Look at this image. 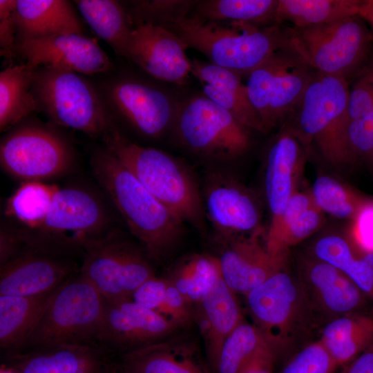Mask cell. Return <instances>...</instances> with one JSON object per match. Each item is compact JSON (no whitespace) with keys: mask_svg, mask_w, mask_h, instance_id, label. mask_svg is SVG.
Masks as SVG:
<instances>
[{"mask_svg":"<svg viewBox=\"0 0 373 373\" xmlns=\"http://www.w3.org/2000/svg\"><path fill=\"white\" fill-rule=\"evenodd\" d=\"M90 166L149 258L159 260L166 256L180 240L183 222L105 146L93 153Z\"/></svg>","mask_w":373,"mask_h":373,"instance_id":"cell-1","label":"cell"},{"mask_svg":"<svg viewBox=\"0 0 373 373\" xmlns=\"http://www.w3.org/2000/svg\"><path fill=\"white\" fill-rule=\"evenodd\" d=\"M143 186L183 223L206 231L202 195L197 182L179 160L157 149L143 146L115 127L102 139Z\"/></svg>","mask_w":373,"mask_h":373,"instance_id":"cell-2","label":"cell"},{"mask_svg":"<svg viewBox=\"0 0 373 373\" xmlns=\"http://www.w3.org/2000/svg\"><path fill=\"white\" fill-rule=\"evenodd\" d=\"M210 62L240 77L247 76L274 51L285 46L280 25L258 26L241 22H214L191 16L164 27Z\"/></svg>","mask_w":373,"mask_h":373,"instance_id":"cell-3","label":"cell"},{"mask_svg":"<svg viewBox=\"0 0 373 373\" xmlns=\"http://www.w3.org/2000/svg\"><path fill=\"white\" fill-rule=\"evenodd\" d=\"M32 91L39 111L51 124L102 139L117 127L96 86L82 75L39 66L33 75Z\"/></svg>","mask_w":373,"mask_h":373,"instance_id":"cell-4","label":"cell"},{"mask_svg":"<svg viewBox=\"0 0 373 373\" xmlns=\"http://www.w3.org/2000/svg\"><path fill=\"white\" fill-rule=\"evenodd\" d=\"M105 305L106 300L78 273L58 289L17 353L97 343Z\"/></svg>","mask_w":373,"mask_h":373,"instance_id":"cell-5","label":"cell"},{"mask_svg":"<svg viewBox=\"0 0 373 373\" xmlns=\"http://www.w3.org/2000/svg\"><path fill=\"white\" fill-rule=\"evenodd\" d=\"M359 15L283 30L285 44L316 72L349 79L369 60L373 33Z\"/></svg>","mask_w":373,"mask_h":373,"instance_id":"cell-6","label":"cell"},{"mask_svg":"<svg viewBox=\"0 0 373 373\" xmlns=\"http://www.w3.org/2000/svg\"><path fill=\"white\" fill-rule=\"evenodd\" d=\"M113 216L95 191L79 186H59L41 227H22L26 239L39 246L83 254L85 245L112 229Z\"/></svg>","mask_w":373,"mask_h":373,"instance_id":"cell-7","label":"cell"},{"mask_svg":"<svg viewBox=\"0 0 373 373\" xmlns=\"http://www.w3.org/2000/svg\"><path fill=\"white\" fill-rule=\"evenodd\" d=\"M57 127L28 117L6 131L0 142L1 168L23 182L68 173L75 164V149Z\"/></svg>","mask_w":373,"mask_h":373,"instance_id":"cell-8","label":"cell"},{"mask_svg":"<svg viewBox=\"0 0 373 373\" xmlns=\"http://www.w3.org/2000/svg\"><path fill=\"white\" fill-rule=\"evenodd\" d=\"M350 86L344 77L316 72L287 117L295 119L298 139L314 140L332 163L350 161L344 122Z\"/></svg>","mask_w":373,"mask_h":373,"instance_id":"cell-9","label":"cell"},{"mask_svg":"<svg viewBox=\"0 0 373 373\" xmlns=\"http://www.w3.org/2000/svg\"><path fill=\"white\" fill-rule=\"evenodd\" d=\"M143 249L117 227L87 242L79 274L107 302L131 299L135 290L155 276Z\"/></svg>","mask_w":373,"mask_h":373,"instance_id":"cell-10","label":"cell"},{"mask_svg":"<svg viewBox=\"0 0 373 373\" xmlns=\"http://www.w3.org/2000/svg\"><path fill=\"white\" fill-rule=\"evenodd\" d=\"M173 128L180 143L202 157L230 160L251 145L250 128L203 93L179 103Z\"/></svg>","mask_w":373,"mask_h":373,"instance_id":"cell-11","label":"cell"},{"mask_svg":"<svg viewBox=\"0 0 373 373\" xmlns=\"http://www.w3.org/2000/svg\"><path fill=\"white\" fill-rule=\"evenodd\" d=\"M316 73L285 44L247 75L248 97L265 131L287 118Z\"/></svg>","mask_w":373,"mask_h":373,"instance_id":"cell-12","label":"cell"},{"mask_svg":"<svg viewBox=\"0 0 373 373\" xmlns=\"http://www.w3.org/2000/svg\"><path fill=\"white\" fill-rule=\"evenodd\" d=\"M96 86L115 122L120 119L141 136L152 140L173 128L180 102L156 84L122 75Z\"/></svg>","mask_w":373,"mask_h":373,"instance_id":"cell-13","label":"cell"},{"mask_svg":"<svg viewBox=\"0 0 373 373\" xmlns=\"http://www.w3.org/2000/svg\"><path fill=\"white\" fill-rule=\"evenodd\" d=\"M75 255L19 243L0 265V296H33L55 290L79 273Z\"/></svg>","mask_w":373,"mask_h":373,"instance_id":"cell-14","label":"cell"},{"mask_svg":"<svg viewBox=\"0 0 373 373\" xmlns=\"http://www.w3.org/2000/svg\"><path fill=\"white\" fill-rule=\"evenodd\" d=\"M180 327L132 299L106 301L97 343L123 354L171 336Z\"/></svg>","mask_w":373,"mask_h":373,"instance_id":"cell-15","label":"cell"},{"mask_svg":"<svg viewBox=\"0 0 373 373\" xmlns=\"http://www.w3.org/2000/svg\"><path fill=\"white\" fill-rule=\"evenodd\" d=\"M15 55L36 68L52 67L81 75L105 73L114 67L97 41L84 33L18 39Z\"/></svg>","mask_w":373,"mask_h":373,"instance_id":"cell-16","label":"cell"},{"mask_svg":"<svg viewBox=\"0 0 373 373\" xmlns=\"http://www.w3.org/2000/svg\"><path fill=\"white\" fill-rule=\"evenodd\" d=\"M186 48L169 30L138 23L132 30L124 58L156 79L182 86L191 73Z\"/></svg>","mask_w":373,"mask_h":373,"instance_id":"cell-17","label":"cell"},{"mask_svg":"<svg viewBox=\"0 0 373 373\" xmlns=\"http://www.w3.org/2000/svg\"><path fill=\"white\" fill-rule=\"evenodd\" d=\"M260 236L259 229L248 237L222 239L227 244L218 258L223 279L235 292L246 295L282 271L285 256L269 253Z\"/></svg>","mask_w":373,"mask_h":373,"instance_id":"cell-18","label":"cell"},{"mask_svg":"<svg viewBox=\"0 0 373 373\" xmlns=\"http://www.w3.org/2000/svg\"><path fill=\"white\" fill-rule=\"evenodd\" d=\"M202 200L205 215L222 239L259 229L258 207L249 194L234 181L211 174Z\"/></svg>","mask_w":373,"mask_h":373,"instance_id":"cell-19","label":"cell"},{"mask_svg":"<svg viewBox=\"0 0 373 373\" xmlns=\"http://www.w3.org/2000/svg\"><path fill=\"white\" fill-rule=\"evenodd\" d=\"M246 296L256 326L276 350L278 342L288 332L296 311L298 291L292 279L280 271Z\"/></svg>","mask_w":373,"mask_h":373,"instance_id":"cell-20","label":"cell"},{"mask_svg":"<svg viewBox=\"0 0 373 373\" xmlns=\"http://www.w3.org/2000/svg\"><path fill=\"white\" fill-rule=\"evenodd\" d=\"M113 354L95 343L17 353L5 358L21 373H115Z\"/></svg>","mask_w":373,"mask_h":373,"instance_id":"cell-21","label":"cell"},{"mask_svg":"<svg viewBox=\"0 0 373 373\" xmlns=\"http://www.w3.org/2000/svg\"><path fill=\"white\" fill-rule=\"evenodd\" d=\"M122 373H213L194 341L174 336L121 354Z\"/></svg>","mask_w":373,"mask_h":373,"instance_id":"cell-22","label":"cell"},{"mask_svg":"<svg viewBox=\"0 0 373 373\" xmlns=\"http://www.w3.org/2000/svg\"><path fill=\"white\" fill-rule=\"evenodd\" d=\"M191 64V73L201 84L207 97L249 128L265 131L239 75L211 62L193 59Z\"/></svg>","mask_w":373,"mask_h":373,"instance_id":"cell-23","label":"cell"},{"mask_svg":"<svg viewBox=\"0 0 373 373\" xmlns=\"http://www.w3.org/2000/svg\"><path fill=\"white\" fill-rule=\"evenodd\" d=\"M195 305L211 367L227 337L243 320L236 292L222 276L215 281Z\"/></svg>","mask_w":373,"mask_h":373,"instance_id":"cell-24","label":"cell"},{"mask_svg":"<svg viewBox=\"0 0 373 373\" xmlns=\"http://www.w3.org/2000/svg\"><path fill=\"white\" fill-rule=\"evenodd\" d=\"M15 17L17 40L84 33L79 16L71 3L65 0H17Z\"/></svg>","mask_w":373,"mask_h":373,"instance_id":"cell-25","label":"cell"},{"mask_svg":"<svg viewBox=\"0 0 373 373\" xmlns=\"http://www.w3.org/2000/svg\"><path fill=\"white\" fill-rule=\"evenodd\" d=\"M301 156L299 140L291 131L280 134L269 150L265 182L271 221L282 214L295 192L294 175Z\"/></svg>","mask_w":373,"mask_h":373,"instance_id":"cell-26","label":"cell"},{"mask_svg":"<svg viewBox=\"0 0 373 373\" xmlns=\"http://www.w3.org/2000/svg\"><path fill=\"white\" fill-rule=\"evenodd\" d=\"M310 195L295 191L282 214L270 222L265 236L269 253L286 256L287 249L309 236L319 227L321 213Z\"/></svg>","mask_w":373,"mask_h":373,"instance_id":"cell-27","label":"cell"},{"mask_svg":"<svg viewBox=\"0 0 373 373\" xmlns=\"http://www.w3.org/2000/svg\"><path fill=\"white\" fill-rule=\"evenodd\" d=\"M59 287L39 296H0V349L4 356L19 351Z\"/></svg>","mask_w":373,"mask_h":373,"instance_id":"cell-28","label":"cell"},{"mask_svg":"<svg viewBox=\"0 0 373 373\" xmlns=\"http://www.w3.org/2000/svg\"><path fill=\"white\" fill-rule=\"evenodd\" d=\"M37 68L29 62L10 64L0 73V131L6 132L39 112L32 91Z\"/></svg>","mask_w":373,"mask_h":373,"instance_id":"cell-29","label":"cell"},{"mask_svg":"<svg viewBox=\"0 0 373 373\" xmlns=\"http://www.w3.org/2000/svg\"><path fill=\"white\" fill-rule=\"evenodd\" d=\"M92 30L115 52L125 57L133 23L122 3L114 0L74 1Z\"/></svg>","mask_w":373,"mask_h":373,"instance_id":"cell-30","label":"cell"},{"mask_svg":"<svg viewBox=\"0 0 373 373\" xmlns=\"http://www.w3.org/2000/svg\"><path fill=\"white\" fill-rule=\"evenodd\" d=\"M364 0H278L275 24L294 28L332 22L359 15Z\"/></svg>","mask_w":373,"mask_h":373,"instance_id":"cell-31","label":"cell"},{"mask_svg":"<svg viewBox=\"0 0 373 373\" xmlns=\"http://www.w3.org/2000/svg\"><path fill=\"white\" fill-rule=\"evenodd\" d=\"M277 5L278 0L197 1L189 16L208 21L268 26L275 24Z\"/></svg>","mask_w":373,"mask_h":373,"instance_id":"cell-32","label":"cell"},{"mask_svg":"<svg viewBox=\"0 0 373 373\" xmlns=\"http://www.w3.org/2000/svg\"><path fill=\"white\" fill-rule=\"evenodd\" d=\"M372 338V320L342 317L325 327L320 342L338 367L355 359Z\"/></svg>","mask_w":373,"mask_h":373,"instance_id":"cell-33","label":"cell"},{"mask_svg":"<svg viewBox=\"0 0 373 373\" xmlns=\"http://www.w3.org/2000/svg\"><path fill=\"white\" fill-rule=\"evenodd\" d=\"M58 188L42 181L22 182L8 199L5 215L25 229L40 228L50 211Z\"/></svg>","mask_w":373,"mask_h":373,"instance_id":"cell-34","label":"cell"},{"mask_svg":"<svg viewBox=\"0 0 373 373\" xmlns=\"http://www.w3.org/2000/svg\"><path fill=\"white\" fill-rule=\"evenodd\" d=\"M267 344L270 343L256 325L242 321L225 339L211 365V371L213 373H240Z\"/></svg>","mask_w":373,"mask_h":373,"instance_id":"cell-35","label":"cell"},{"mask_svg":"<svg viewBox=\"0 0 373 373\" xmlns=\"http://www.w3.org/2000/svg\"><path fill=\"white\" fill-rule=\"evenodd\" d=\"M222 276L218 258L195 254L184 259L167 278L190 305H196L215 281Z\"/></svg>","mask_w":373,"mask_h":373,"instance_id":"cell-36","label":"cell"},{"mask_svg":"<svg viewBox=\"0 0 373 373\" xmlns=\"http://www.w3.org/2000/svg\"><path fill=\"white\" fill-rule=\"evenodd\" d=\"M310 279L324 304L332 312H350L360 302V293L354 283L327 263L323 262L314 265L310 271Z\"/></svg>","mask_w":373,"mask_h":373,"instance_id":"cell-37","label":"cell"},{"mask_svg":"<svg viewBox=\"0 0 373 373\" xmlns=\"http://www.w3.org/2000/svg\"><path fill=\"white\" fill-rule=\"evenodd\" d=\"M310 195L321 211L340 218H352L363 201L338 180L326 175L315 180Z\"/></svg>","mask_w":373,"mask_h":373,"instance_id":"cell-38","label":"cell"},{"mask_svg":"<svg viewBox=\"0 0 373 373\" xmlns=\"http://www.w3.org/2000/svg\"><path fill=\"white\" fill-rule=\"evenodd\" d=\"M197 1L147 0L131 1L126 8L133 26L151 23L165 27L188 17Z\"/></svg>","mask_w":373,"mask_h":373,"instance_id":"cell-39","label":"cell"},{"mask_svg":"<svg viewBox=\"0 0 373 373\" xmlns=\"http://www.w3.org/2000/svg\"><path fill=\"white\" fill-rule=\"evenodd\" d=\"M373 107V58L369 59L356 75L349 98L344 122L345 132L347 124L355 120Z\"/></svg>","mask_w":373,"mask_h":373,"instance_id":"cell-40","label":"cell"},{"mask_svg":"<svg viewBox=\"0 0 373 373\" xmlns=\"http://www.w3.org/2000/svg\"><path fill=\"white\" fill-rule=\"evenodd\" d=\"M338 366L320 341L297 353L280 373H336Z\"/></svg>","mask_w":373,"mask_h":373,"instance_id":"cell-41","label":"cell"},{"mask_svg":"<svg viewBox=\"0 0 373 373\" xmlns=\"http://www.w3.org/2000/svg\"><path fill=\"white\" fill-rule=\"evenodd\" d=\"M345 140L351 160L359 156L373 159V107L347 124Z\"/></svg>","mask_w":373,"mask_h":373,"instance_id":"cell-42","label":"cell"},{"mask_svg":"<svg viewBox=\"0 0 373 373\" xmlns=\"http://www.w3.org/2000/svg\"><path fill=\"white\" fill-rule=\"evenodd\" d=\"M316 256L323 260L342 272L354 259L347 242L337 236H325L316 243Z\"/></svg>","mask_w":373,"mask_h":373,"instance_id":"cell-43","label":"cell"},{"mask_svg":"<svg viewBox=\"0 0 373 373\" xmlns=\"http://www.w3.org/2000/svg\"><path fill=\"white\" fill-rule=\"evenodd\" d=\"M17 0H0L1 55L10 64L16 57L17 26L15 17Z\"/></svg>","mask_w":373,"mask_h":373,"instance_id":"cell-44","label":"cell"},{"mask_svg":"<svg viewBox=\"0 0 373 373\" xmlns=\"http://www.w3.org/2000/svg\"><path fill=\"white\" fill-rule=\"evenodd\" d=\"M157 312L180 328L189 324L193 316L191 305L169 280L164 301Z\"/></svg>","mask_w":373,"mask_h":373,"instance_id":"cell-45","label":"cell"},{"mask_svg":"<svg viewBox=\"0 0 373 373\" xmlns=\"http://www.w3.org/2000/svg\"><path fill=\"white\" fill-rule=\"evenodd\" d=\"M352 237L356 245L373 253V201H363L352 218Z\"/></svg>","mask_w":373,"mask_h":373,"instance_id":"cell-46","label":"cell"},{"mask_svg":"<svg viewBox=\"0 0 373 373\" xmlns=\"http://www.w3.org/2000/svg\"><path fill=\"white\" fill-rule=\"evenodd\" d=\"M168 285L167 278L153 276L135 290L131 299L138 305L157 312L164 301Z\"/></svg>","mask_w":373,"mask_h":373,"instance_id":"cell-47","label":"cell"},{"mask_svg":"<svg viewBox=\"0 0 373 373\" xmlns=\"http://www.w3.org/2000/svg\"><path fill=\"white\" fill-rule=\"evenodd\" d=\"M343 273L361 290L369 292L373 288V267L363 258L354 259Z\"/></svg>","mask_w":373,"mask_h":373,"instance_id":"cell-48","label":"cell"},{"mask_svg":"<svg viewBox=\"0 0 373 373\" xmlns=\"http://www.w3.org/2000/svg\"><path fill=\"white\" fill-rule=\"evenodd\" d=\"M275 357L276 350L267 344L240 373H273Z\"/></svg>","mask_w":373,"mask_h":373,"instance_id":"cell-49","label":"cell"},{"mask_svg":"<svg viewBox=\"0 0 373 373\" xmlns=\"http://www.w3.org/2000/svg\"><path fill=\"white\" fill-rule=\"evenodd\" d=\"M340 373H373V350L358 355Z\"/></svg>","mask_w":373,"mask_h":373,"instance_id":"cell-50","label":"cell"},{"mask_svg":"<svg viewBox=\"0 0 373 373\" xmlns=\"http://www.w3.org/2000/svg\"><path fill=\"white\" fill-rule=\"evenodd\" d=\"M359 16L362 17L370 26H373V0H364Z\"/></svg>","mask_w":373,"mask_h":373,"instance_id":"cell-51","label":"cell"},{"mask_svg":"<svg viewBox=\"0 0 373 373\" xmlns=\"http://www.w3.org/2000/svg\"><path fill=\"white\" fill-rule=\"evenodd\" d=\"M0 373H21L20 371L13 365L5 363L1 364Z\"/></svg>","mask_w":373,"mask_h":373,"instance_id":"cell-52","label":"cell"},{"mask_svg":"<svg viewBox=\"0 0 373 373\" xmlns=\"http://www.w3.org/2000/svg\"><path fill=\"white\" fill-rule=\"evenodd\" d=\"M370 28H371L372 32L373 33V26H370Z\"/></svg>","mask_w":373,"mask_h":373,"instance_id":"cell-53","label":"cell"}]
</instances>
